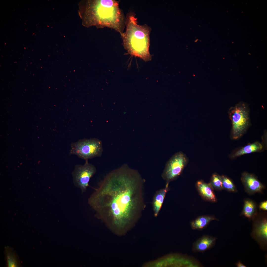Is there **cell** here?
I'll use <instances>...</instances> for the list:
<instances>
[{
  "label": "cell",
  "mask_w": 267,
  "mask_h": 267,
  "mask_svg": "<svg viewBox=\"0 0 267 267\" xmlns=\"http://www.w3.org/2000/svg\"><path fill=\"white\" fill-rule=\"evenodd\" d=\"M187 162L186 156L182 152L176 154L167 163L162 177L168 182L174 179L180 174Z\"/></svg>",
  "instance_id": "obj_7"
},
{
  "label": "cell",
  "mask_w": 267,
  "mask_h": 267,
  "mask_svg": "<svg viewBox=\"0 0 267 267\" xmlns=\"http://www.w3.org/2000/svg\"><path fill=\"white\" fill-rule=\"evenodd\" d=\"M257 214L256 204L252 200H245L241 214L249 220L253 219Z\"/></svg>",
  "instance_id": "obj_15"
},
{
  "label": "cell",
  "mask_w": 267,
  "mask_h": 267,
  "mask_svg": "<svg viewBox=\"0 0 267 267\" xmlns=\"http://www.w3.org/2000/svg\"><path fill=\"white\" fill-rule=\"evenodd\" d=\"M228 113L232 123V138L238 139L246 131L250 124L249 107L245 103L241 102L230 107Z\"/></svg>",
  "instance_id": "obj_4"
},
{
  "label": "cell",
  "mask_w": 267,
  "mask_h": 267,
  "mask_svg": "<svg viewBox=\"0 0 267 267\" xmlns=\"http://www.w3.org/2000/svg\"><path fill=\"white\" fill-rule=\"evenodd\" d=\"M267 201H265L261 202L260 204L259 207L260 209L264 210H267Z\"/></svg>",
  "instance_id": "obj_19"
},
{
  "label": "cell",
  "mask_w": 267,
  "mask_h": 267,
  "mask_svg": "<svg viewBox=\"0 0 267 267\" xmlns=\"http://www.w3.org/2000/svg\"><path fill=\"white\" fill-rule=\"evenodd\" d=\"M168 183H167L165 188L159 191L155 196L153 205L155 216H157L162 206L165 195L168 190Z\"/></svg>",
  "instance_id": "obj_13"
},
{
  "label": "cell",
  "mask_w": 267,
  "mask_h": 267,
  "mask_svg": "<svg viewBox=\"0 0 267 267\" xmlns=\"http://www.w3.org/2000/svg\"><path fill=\"white\" fill-rule=\"evenodd\" d=\"M236 265L237 267H246L245 265L243 264L240 261L238 262L236 264Z\"/></svg>",
  "instance_id": "obj_20"
},
{
  "label": "cell",
  "mask_w": 267,
  "mask_h": 267,
  "mask_svg": "<svg viewBox=\"0 0 267 267\" xmlns=\"http://www.w3.org/2000/svg\"><path fill=\"white\" fill-rule=\"evenodd\" d=\"M218 220L213 216L204 215L199 216L190 223L192 229L202 230L205 228L212 221Z\"/></svg>",
  "instance_id": "obj_12"
},
{
  "label": "cell",
  "mask_w": 267,
  "mask_h": 267,
  "mask_svg": "<svg viewBox=\"0 0 267 267\" xmlns=\"http://www.w3.org/2000/svg\"><path fill=\"white\" fill-rule=\"evenodd\" d=\"M263 147L261 143L256 142L242 148L236 152L232 157H235L244 154L258 151L261 150Z\"/></svg>",
  "instance_id": "obj_16"
},
{
  "label": "cell",
  "mask_w": 267,
  "mask_h": 267,
  "mask_svg": "<svg viewBox=\"0 0 267 267\" xmlns=\"http://www.w3.org/2000/svg\"><path fill=\"white\" fill-rule=\"evenodd\" d=\"M103 151L101 140L95 138L85 139L71 143L69 154L76 155L85 160L101 156Z\"/></svg>",
  "instance_id": "obj_5"
},
{
  "label": "cell",
  "mask_w": 267,
  "mask_h": 267,
  "mask_svg": "<svg viewBox=\"0 0 267 267\" xmlns=\"http://www.w3.org/2000/svg\"><path fill=\"white\" fill-rule=\"evenodd\" d=\"M144 182L137 171L123 165L99 183L88 203L108 225L129 226L136 222L144 207Z\"/></svg>",
  "instance_id": "obj_1"
},
{
  "label": "cell",
  "mask_w": 267,
  "mask_h": 267,
  "mask_svg": "<svg viewBox=\"0 0 267 267\" xmlns=\"http://www.w3.org/2000/svg\"><path fill=\"white\" fill-rule=\"evenodd\" d=\"M221 177L223 189L230 192L236 191L237 190L234 185L230 179L224 176Z\"/></svg>",
  "instance_id": "obj_17"
},
{
  "label": "cell",
  "mask_w": 267,
  "mask_h": 267,
  "mask_svg": "<svg viewBox=\"0 0 267 267\" xmlns=\"http://www.w3.org/2000/svg\"><path fill=\"white\" fill-rule=\"evenodd\" d=\"M253 227L251 236L259 244L260 248L265 251L267 245V220L266 216L257 215L253 219Z\"/></svg>",
  "instance_id": "obj_8"
},
{
  "label": "cell",
  "mask_w": 267,
  "mask_h": 267,
  "mask_svg": "<svg viewBox=\"0 0 267 267\" xmlns=\"http://www.w3.org/2000/svg\"><path fill=\"white\" fill-rule=\"evenodd\" d=\"M5 253L7 267H20V262L18 256L12 248L8 246L5 247Z\"/></svg>",
  "instance_id": "obj_14"
},
{
  "label": "cell",
  "mask_w": 267,
  "mask_h": 267,
  "mask_svg": "<svg viewBox=\"0 0 267 267\" xmlns=\"http://www.w3.org/2000/svg\"><path fill=\"white\" fill-rule=\"evenodd\" d=\"M84 24L113 29L120 35L124 32L126 19L118 1L114 0L87 1L83 10Z\"/></svg>",
  "instance_id": "obj_2"
},
{
  "label": "cell",
  "mask_w": 267,
  "mask_h": 267,
  "mask_svg": "<svg viewBox=\"0 0 267 267\" xmlns=\"http://www.w3.org/2000/svg\"><path fill=\"white\" fill-rule=\"evenodd\" d=\"M217 238L207 235L203 236L194 243L192 250L195 252L203 253L213 247Z\"/></svg>",
  "instance_id": "obj_10"
},
{
  "label": "cell",
  "mask_w": 267,
  "mask_h": 267,
  "mask_svg": "<svg viewBox=\"0 0 267 267\" xmlns=\"http://www.w3.org/2000/svg\"><path fill=\"white\" fill-rule=\"evenodd\" d=\"M197 186L199 192L203 198L210 201H216L213 188L210 183H207L202 180L199 181L197 183Z\"/></svg>",
  "instance_id": "obj_11"
},
{
  "label": "cell",
  "mask_w": 267,
  "mask_h": 267,
  "mask_svg": "<svg viewBox=\"0 0 267 267\" xmlns=\"http://www.w3.org/2000/svg\"><path fill=\"white\" fill-rule=\"evenodd\" d=\"M246 192L252 194L261 192L264 188L263 184L254 176L246 172L242 175L241 178Z\"/></svg>",
  "instance_id": "obj_9"
},
{
  "label": "cell",
  "mask_w": 267,
  "mask_h": 267,
  "mask_svg": "<svg viewBox=\"0 0 267 267\" xmlns=\"http://www.w3.org/2000/svg\"><path fill=\"white\" fill-rule=\"evenodd\" d=\"M125 26V31L121 34L125 48L131 54L145 61L151 60L149 51L151 28L147 24H138L132 13L127 15Z\"/></svg>",
  "instance_id": "obj_3"
},
{
  "label": "cell",
  "mask_w": 267,
  "mask_h": 267,
  "mask_svg": "<svg viewBox=\"0 0 267 267\" xmlns=\"http://www.w3.org/2000/svg\"><path fill=\"white\" fill-rule=\"evenodd\" d=\"M213 188L217 190L223 189L221 176L217 174H213L210 183Z\"/></svg>",
  "instance_id": "obj_18"
},
{
  "label": "cell",
  "mask_w": 267,
  "mask_h": 267,
  "mask_svg": "<svg viewBox=\"0 0 267 267\" xmlns=\"http://www.w3.org/2000/svg\"><path fill=\"white\" fill-rule=\"evenodd\" d=\"M96 172V169L93 164L85 160L83 165H76L72 175L74 185L81 189L82 193L85 192L89 186L91 178Z\"/></svg>",
  "instance_id": "obj_6"
}]
</instances>
